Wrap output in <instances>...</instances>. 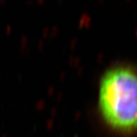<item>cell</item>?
I'll list each match as a JSON object with an SVG mask.
<instances>
[{
    "label": "cell",
    "mask_w": 137,
    "mask_h": 137,
    "mask_svg": "<svg viewBox=\"0 0 137 137\" xmlns=\"http://www.w3.org/2000/svg\"><path fill=\"white\" fill-rule=\"evenodd\" d=\"M98 106L112 131L122 136L137 133V68L127 64L108 68L99 82Z\"/></svg>",
    "instance_id": "cell-1"
},
{
    "label": "cell",
    "mask_w": 137,
    "mask_h": 137,
    "mask_svg": "<svg viewBox=\"0 0 137 137\" xmlns=\"http://www.w3.org/2000/svg\"><path fill=\"white\" fill-rule=\"evenodd\" d=\"M10 29H11V26H10V25H8V26H6V31H7V32H9Z\"/></svg>",
    "instance_id": "cell-2"
},
{
    "label": "cell",
    "mask_w": 137,
    "mask_h": 137,
    "mask_svg": "<svg viewBox=\"0 0 137 137\" xmlns=\"http://www.w3.org/2000/svg\"><path fill=\"white\" fill-rule=\"evenodd\" d=\"M0 3H6V1L5 0H0Z\"/></svg>",
    "instance_id": "cell-3"
},
{
    "label": "cell",
    "mask_w": 137,
    "mask_h": 137,
    "mask_svg": "<svg viewBox=\"0 0 137 137\" xmlns=\"http://www.w3.org/2000/svg\"><path fill=\"white\" fill-rule=\"evenodd\" d=\"M2 137H8V136H6V135H3V136H2Z\"/></svg>",
    "instance_id": "cell-4"
}]
</instances>
